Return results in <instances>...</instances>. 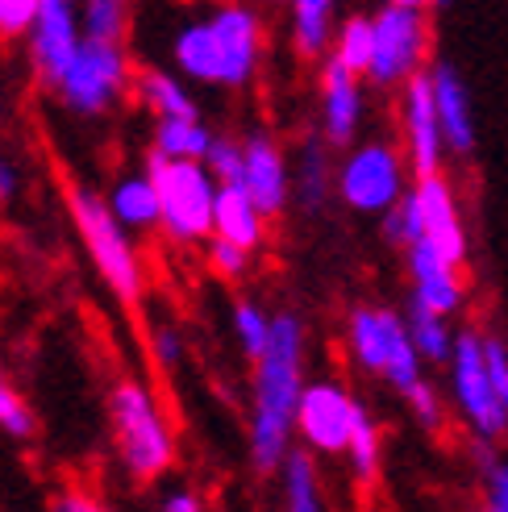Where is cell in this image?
<instances>
[{
    "label": "cell",
    "instance_id": "d6a6232c",
    "mask_svg": "<svg viewBox=\"0 0 508 512\" xmlns=\"http://www.w3.org/2000/svg\"><path fill=\"white\" fill-rule=\"evenodd\" d=\"M34 408L25 404V396L13 388V383H0V433H9V438L25 442V438H34Z\"/></svg>",
    "mask_w": 508,
    "mask_h": 512
},
{
    "label": "cell",
    "instance_id": "7c38bea8",
    "mask_svg": "<svg viewBox=\"0 0 508 512\" xmlns=\"http://www.w3.org/2000/svg\"><path fill=\"white\" fill-rule=\"evenodd\" d=\"M400 134H404V159H409V171L417 179L442 175L446 138H442V121H438V109H434L429 71L400 88Z\"/></svg>",
    "mask_w": 508,
    "mask_h": 512
},
{
    "label": "cell",
    "instance_id": "277c9868",
    "mask_svg": "<svg viewBox=\"0 0 508 512\" xmlns=\"http://www.w3.org/2000/svg\"><path fill=\"white\" fill-rule=\"evenodd\" d=\"M109 421L121 467L134 483H155L175 467V433L163 417L159 396L146 379H117L109 392Z\"/></svg>",
    "mask_w": 508,
    "mask_h": 512
},
{
    "label": "cell",
    "instance_id": "83f0119b",
    "mask_svg": "<svg viewBox=\"0 0 508 512\" xmlns=\"http://www.w3.org/2000/svg\"><path fill=\"white\" fill-rule=\"evenodd\" d=\"M80 30L88 42H105V46H125L130 34V9L121 0H88L80 9Z\"/></svg>",
    "mask_w": 508,
    "mask_h": 512
},
{
    "label": "cell",
    "instance_id": "f35d334b",
    "mask_svg": "<svg viewBox=\"0 0 508 512\" xmlns=\"http://www.w3.org/2000/svg\"><path fill=\"white\" fill-rule=\"evenodd\" d=\"M484 350H488V371H492V388H496V400L508 417V346L500 338H484Z\"/></svg>",
    "mask_w": 508,
    "mask_h": 512
},
{
    "label": "cell",
    "instance_id": "ee69618b",
    "mask_svg": "<svg viewBox=\"0 0 508 512\" xmlns=\"http://www.w3.org/2000/svg\"><path fill=\"white\" fill-rule=\"evenodd\" d=\"M0 383H5V375H0Z\"/></svg>",
    "mask_w": 508,
    "mask_h": 512
},
{
    "label": "cell",
    "instance_id": "7a4b0ae2",
    "mask_svg": "<svg viewBox=\"0 0 508 512\" xmlns=\"http://www.w3.org/2000/svg\"><path fill=\"white\" fill-rule=\"evenodd\" d=\"M171 63L209 88H246L263 63V17L246 5H221L184 21L171 38Z\"/></svg>",
    "mask_w": 508,
    "mask_h": 512
},
{
    "label": "cell",
    "instance_id": "5bb4252c",
    "mask_svg": "<svg viewBox=\"0 0 508 512\" xmlns=\"http://www.w3.org/2000/svg\"><path fill=\"white\" fill-rule=\"evenodd\" d=\"M242 192L271 221L292 200V163L271 130H250L242 138Z\"/></svg>",
    "mask_w": 508,
    "mask_h": 512
},
{
    "label": "cell",
    "instance_id": "836d02e7",
    "mask_svg": "<svg viewBox=\"0 0 508 512\" xmlns=\"http://www.w3.org/2000/svg\"><path fill=\"white\" fill-rule=\"evenodd\" d=\"M146 346H150V358H155L159 371H175L184 363V338L180 329H175L171 321H155L146 334Z\"/></svg>",
    "mask_w": 508,
    "mask_h": 512
},
{
    "label": "cell",
    "instance_id": "52a82bcc",
    "mask_svg": "<svg viewBox=\"0 0 508 512\" xmlns=\"http://www.w3.org/2000/svg\"><path fill=\"white\" fill-rule=\"evenodd\" d=\"M409 159L396 142L371 138L350 146L338 163V200L354 213L388 217L409 196Z\"/></svg>",
    "mask_w": 508,
    "mask_h": 512
},
{
    "label": "cell",
    "instance_id": "ba28073f",
    "mask_svg": "<svg viewBox=\"0 0 508 512\" xmlns=\"http://www.w3.org/2000/svg\"><path fill=\"white\" fill-rule=\"evenodd\" d=\"M134 63L125 55V46H105V42H80L71 67L59 75V84L50 88L55 100L75 113V117H105L117 109L125 92L134 88Z\"/></svg>",
    "mask_w": 508,
    "mask_h": 512
},
{
    "label": "cell",
    "instance_id": "30bf717a",
    "mask_svg": "<svg viewBox=\"0 0 508 512\" xmlns=\"http://www.w3.org/2000/svg\"><path fill=\"white\" fill-rule=\"evenodd\" d=\"M450 396L459 417L471 425V433L479 442H500L508 433V417L496 400L492 388V371H488V350H484V334L463 329L459 342L450 354Z\"/></svg>",
    "mask_w": 508,
    "mask_h": 512
},
{
    "label": "cell",
    "instance_id": "6da1fadb",
    "mask_svg": "<svg viewBox=\"0 0 508 512\" xmlns=\"http://www.w3.org/2000/svg\"><path fill=\"white\" fill-rule=\"evenodd\" d=\"M304 321L296 313H275L271 342L254 358L250 375V467L279 475L296 450V413L304 396Z\"/></svg>",
    "mask_w": 508,
    "mask_h": 512
},
{
    "label": "cell",
    "instance_id": "4dcf8cb0",
    "mask_svg": "<svg viewBox=\"0 0 508 512\" xmlns=\"http://www.w3.org/2000/svg\"><path fill=\"white\" fill-rule=\"evenodd\" d=\"M379 229H384V238L396 250H404V254L425 242V221H421V204H417V192L413 188H409V196H404L388 217H379Z\"/></svg>",
    "mask_w": 508,
    "mask_h": 512
},
{
    "label": "cell",
    "instance_id": "603a6c76",
    "mask_svg": "<svg viewBox=\"0 0 508 512\" xmlns=\"http://www.w3.org/2000/svg\"><path fill=\"white\" fill-rule=\"evenodd\" d=\"M109 209L125 229H155L163 225V204H159V188L146 171H125L117 184L109 188Z\"/></svg>",
    "mask_w": 508,
    "mask_h": 512
},
{
    "label": "cell",
    "instance_id": "2e32d148",
    "mask_svg": "<svg viewBox=\"0 0 508 512\" xmlns=\"http://www.w3.org/2000/svg\"><path fill=\"white\" fill-rule=\"evenodd\" d=\"M321 138L325 146H359V125H363V80L342 63L325 59L321 63Z\"/></svg>",
    "mask_w": 508,
    "mask_h": 512
},
{
    "label": "cell",
    "instance_id": "ac0fdd59",
    "mask_svg": "<svg viewBox=\"0 0 508 512\" xmlns=\"http://www.w3.org/2000/svg\"><path fill=\"white\" fill-rule=\"evenodd\" d=\"M429 88H434V109L442 121L446 155H471L475 150V113H471V92L454 63L429 67Z\"/></svg>",
    "mask_w": 508,
    "mask_h": 512
},
{
    "label": "cell",
    "instance_id": "4fadbf2b",
    "mask_svg": "<svg viewBox=\"0 0 508 512\" xmlns=\"http://www.w3.org/2000/svg\"><path fill=\"white\" fill-rule=\"evenodd\" d=\"M80 42H84L80 9L67 5V0H38V21H34L30 38H25L34 80H38L42 88H55L59 75L71 67Z\"/></svg>",
    "mask_w": 508,
    "mask_h": 512
},
{
    "label": "cell",
    "instance_id": "f1b7e54d",
    "mask_svg": "<svg viewBox=\"0 0 508 512\" xmlns=\"http://www.w3.org/2000/svg\"><path fill=\"white\" fill-rule=\"evenodd\" d=\"M350 467L359 475V483H371L379 475V458H384V438H379V425L367 413V404L359 408V421H354V438H350Z\"/></svg>",
    "mask_w": 508,
    "mask_h": 512
},
{
    "label": "cell",
    "instance_id": "cb8c5ba5",
    "mask_svg": "<svg viewBox=\"0 0 508 512\" xmlns=\"http://www.w3.org/2000/svg\"><path fill=\"white\" fill-rule=\"evenodd\" d=\"M279 504H284V512H325L317 458L304 446H296L288 454V463L279 467Z\"/></svg>",
    "mask_w": 508,
    "mask_h": 512
},
{
    "label": "cell",
    "instance_id": "d590c367",
    "mask_svg": "<svg viewBox=\"0 0 508 512\" xmlns=\"http://www.w3.org/2000/svg\"><path fill=\"white\" fill-rule=\"evenodd\" d=\"M38 21V0H0V42L30 38Z\"/></svg>",
    "mask_w": 508,
    "mask_h": 512
},
{
    "label": "cell",
    "instance_id": "9c48e42d",
    "mask_svg": "<svg viewBox=\"0 0 508 512\" xmlns=\"http://www.w3.org/2000/svg\"><path fill=\"white\" fill-rule=\"evenodd\" d=\"M375 25V55L367 80L375 88H404L417 75H425L429 55V13L417 0H388L371 13Z\"/></svg>",
    "mask_w": 508,
    "mask_h": 512
},
{
    "label": "cell",
    "instance_id": "8992f818",
    "mask_svg": "<svg viewBox=\"0 0 508 512\" xmlns=\"http://www.w3.org/2000/svg\"><path fill=\"white\" fill-rule=\"evenodd\" d=\"M159 188L163 229L175 242H209L221 184L205 171V163H175L150 150L142 167Z\"/></svg>",
    "mask_w": 508,
    "mask_h": 512
},
{
    "label": "cell",
    "instance_id": "9a60e30c",
    "mask_svg": "<svg viewBox=\"0 0 508 512\" xmlns=\"http://www.w3.org/2000/svg\"><path fill=\"white\" fill-rule=\"evenodd\" d=\"M417 192V204H421V221H425V242L429 250H438L446 263L463 267L467 263V225H463V213H459V196H454L450 179L446 175H434V179H417L413 184Z\"/></svg>",
    "mask_w": 508,
    "mask_h": 512
},
{
    "label": "cell",
    "instance_id": "44dd1931",
    "mask_svg": "<svg viewBox=\"0 0 508 512\" xmlns=\"http://www.w3.org/2000/svg\"><path fill=\"white\" fill-rule=\"evenodd\" d=\"M263 229H267V217L259 213L242 188H221L217 192V213H213V238L230 242L246 254H254L263 246Z\"/></svg>",
    "mask_w": 508,
    "mask_h": 512
},
{
    "label": "cell",
    "instance_id": "8fae6325",
    "mask_svg": "<svg viewBox=\"0 0 508 512\" xmlns=\"http://www.w3.org/2000/svg\"><path fill=\"white\" fill-rule=\"evenodd\" d=\"M363 400L350 388H342L338 379H313L300 396L296 413V433L304 450L317 454H346L354 438V421H359Z\"/></svg>",
    "mask_w": 508,
    "mask_h": 512
},
{
    "label": "cell",
    "instance_id": "60d3db41",
    "mask_svg": "<svg viewBox=\"0 0 508 512\" xmlns=\"http://www.w3.org/2000/svg\"><path fill=\"white\" fill-rule=\"evenodd\" d=\"M17 192H21V167H17L13 155L0 150V209H9V204L17 200Z\"/></svg>",
    "mask_w": 508,
    "mask_h": 512
},
{
    "label": "cell",
    "instance_id": "3957f363",
    "mask_svg": "<svg viewBox=\"0 0 508 512\" xmlns=\"http://www.w3.org/2000/svg\"><path fill=\"white\" fill-rule=\"evenodd\" d=\"M67 213L80 229V242L88 250V259L96 267V275L105 279V288L125 304V309H142V296H146V271H142V254L130 238V229H125L109 200L84 188V184H71L67 188Z\"/></svg>",
    "mask_w": 508,
    "mask_h": 512
},
{
    "label": "cell",
    "instance_id": "e0dca14e",
    "mask_svg": "<svg viewBox=\"0 0 508 512\" xmlns=\"http://www.w3.org/2000/svg\"><path fill=\"white\" fill-rule=\"evenodd\" d=\"M404 267H409V279H413V300L417 309L425 313H438V317H454L463 309L467 300V279H463V267L446 263L438 250L429 246H413L404 254Z\"/></svg>",
    "mask_w": 508,
    "mask_h": 512
},
{
    "label": "cell",
    "instance_id": "7402d4cb",
    "mask_svg": "<svg viewBox=\"0 0 508 512\" xmlns=\"http://www.w3.org/2000/svg\"><path fill=\"white\" fill-rule=\"evenodd\" d=\"M134 92L155 121H200V105L184 88V80H175L163 67H142L134 80Z\"/></svg>",
    "mask_w": 508,
    "mask_h": 512
},
{
    "label": "cell",
    "instance_id": "ab89813d",
    "mask_svg": "<svg viewBox=\"0 0 508 512\" xmlns=\"http://www.w3.org/2000/svg\"><path fill=\"white\" fill-rule=\"evenodd\" d=\"M46 512H113L100 496H92V492H80V488H67V492H59L55 500H50V508Z\"/></svg>",
    "mask_w": 508,
    "mask_h": 512
},
{
    "label": "cell",
    "instance_id": "8d00e7d4",
    "mask_svg": "<svg viewBox=\"0 0 508 512\" xmlns=\"http://www.w3.org/2000/svg\"><path fill=\"white\" fill-rule=\"evenodd\" d=\"M404 404H409V413L417 417V425L421 429H429V433H434V429H442L446 425V408H442V396H438V388H434V383H421V388L417 392H409V396H404Z\"/></svg>",
    "mask_w": 508,
    "mask_h": 512
},
{
    "label": "cell",
    "instance_id": "1f68e13d",
    "mask_svg": "<svg viewBox=\"0 0 508 512\" xmlns=\"http://www.w3.org/2000/svg\"><path fill=\"white\" fill-rule=\"evenodd\" d=\"M205 171L217 179L221 188H242V138L217 134L209 159H205Z\"/></svg>",
    "mask_w": 508,
    "mask_h": 512
},
{
    "label": "cell",
    "instance_id": "b9f144b4",
    "mask_svg": "<svg viewBox=\"0 0 508 512\" xmlns=\"http://www.w3.org/2000/svg\"><path fill=\"white\" fill-rule=\"evenodd\" d=\"M159 512H205V500H200L192 488H171V492H163Z\"/></svg>",
    "mask_w": 508,
    "mask_h": 512
},
{
    "label": "cell",
    "instance_id": "74e56055",
    "mask_svg": "<svg viewBox=\"0 0 508 512\" xmlns=\"http://www.w3.org/2000/svg\"><path fill=\"white\" fill-rule=\"evenodd\" d=\"M205 254H209V267H213L221 279H242L246 267H250V254L238 250V246H230V242H221V238H209Z\"/></svg>",
    "mask_w": 508,
    "mask_h": 512
},
{
    "label": "cell",
    "instance_id": "484cf974",
    "mask_svg": "<svg viewBox=\"0 0 508 512\" xmlns=\"http://www.w3.org/2000/svg\"><path fill=\"white\" fill-rule=\"evenodd\" d=\"M404 325H409V338L421 354V363H438V367H450V354H454V325L438 313H425L417 304H409V313H404Z\"/></svg>",
    "mask_w": 508,
    "mask_h": 512
},
{
    "label": "cell",
    "instance_id": "5b68a950",
    "mask_svg": "<svg viewBox=\"0 0 508 512\" xmlns=\"http://www.w3.org/2000/svg\"><path fill=\"white\" fill-rule=\"evenodd\" d=\"M346 346L354 363L384 379L392 392H400V400L425 383V371H421L425 363L409 338L404 313L396 309H384V304H359V309H350Z\"/></svg>",
    "mask_w": 508,
    "mask_h": 512
},
{
    "label": "cell",
    "instance_id": "d4e9b609",
    "mask_svg": "<svg viewBox=\"0 0 508 512\" xmlns=\"http://www.w3.org/2000/svg\"><path fill=\"white\" fill-rule=\"evenodd\" d=\"M217 134L205 121H155V138H150V150L175 163H205L213 150Z\"/></svg>",
    "mask_w": 508,
    "mask_h": 512
},
{
    "label": "cell",
    "instance_id": "e575fe53",
    "mask_svg": "<svg viewBox=\"0 0 508 512\" xmlns=\"http://www.w3.org/2000/svg\"><path fill=\"white\" fill-rule=\"evenodd\" d=\"M479 475H484V504H479V512H508V458L484 454L479 458Z\"/></svg>",
    "mask_w": 508,
    "mask_h": 512
},
{
    "label": "cell",
    "instance_id": "4316f807",
    "mask_svg": "<svg viewBox=\"0 0 508 512\" xmlns=\"http://www.w3.org/2000/svg\"><path fill=\"white\" fill-rule=\"evenodd\" d=\"M371 55H375V25H371V17H363V13L342 17L338 38H334V55H329V59L342 63L346 71H354L359 80H367Z\"/></svg>",
    "mask_w": 508,
    "mask_h": 512
},
{
    "label": "cell",
    "instance_id": "7bdbcfd3",
    "mask_svg": "<svg viewBox=\"0 0 508 512\" xmlns=\"http://www.w3.org/2000/svg\"><path fill=\"white\" fill-rule=\"evenodd\" d=\"M5 109H9V92H5V75H0V121H5Z\"/></svg>",
    "mask_w": 508,
    "mask_h": 512
},
{
    "label": "cell",
    "instance_id": "ffe728a7",
    "mask_svg": "<svg viewBox=\"0 0 508 512\" xmlns=\"http://www.w3.org/2000/svg\"><path fill=\"white\" fill-rule=\"evenodd\" d=\"M338 9L329 0H296L288 9V34H292V50L309 63H325L334 55V38H338Z\"/></svg>",
    "mask_w": 508,
    "mask_h": 512
},
{
    "label": "cell",
    "instance_id": "f546056e",
    "mask_svg": "<svg viewBox=\"0 0 508 512\" xmlns=\"http://www.w3.org/2000/svg\"><path fill=\"white\" fill-rule=\"evenodd\" d=\"M271 325H275V313H267L263 304H254V300H234V338L242 346V354L250 358H259L271 342Z\"/></svg>",
    "mask_w": 508,
    "mask_h": 512
},
{
    "label": "cell",
    "instance_id": "d6986e66",
    "mask_svg": "<svg viewBox=\"0 0 508 512\" xmlns=\"http://www.w3.org/2000/svg\"><path fill=\"white\" fill-rule=\"evenodd\" d=\"M334 192H338V167L329 159L325 138H304L292 163V200L304 213H321Z\"/></svg>",
    "mask_w": 508,
    "mask_h": 512
}]
</instances>
